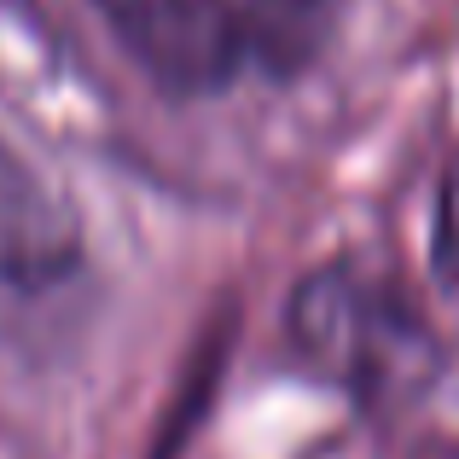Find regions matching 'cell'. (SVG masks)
Here are the masks:
<instances>
[{"instance_id": "obj_1", "label": "cell", "mask_w": 459, "mask_h": 459, "mask_svg": "<svg viewBox=\"0 0 459 459\" xmlns=\"http://www.w3.org/2000/svg\"><path fill=\"white\" fill-rule=\"evenodd\" d=\"M163 93L285 82L320 58L343 0H88Z\"/></svg>"}, {"instance_id": "obj_2", "label": "cell", "mask_w": 459, "mask_h": 459, "mask_svg": "<svg viewBox=\"0 0 459 459\" xmlns=\"http://www.w3.org/2000/svg\"><path fill=\"white\" fill-rule=\"evenodd\" d=\"M291 337L308 367L360 402L413 395L437 372V343L413 297L372 268H320L291 297Z\"/></svg>"}, {"instance_id": "obj_3", "label": "cell", "mask_w": 459, "mask_h": 459, "mask_svg": "<svg viewBox=\"0 0 459 459\" xmlns=\"http://www.w3.org/2000/svg\"><path fill=\"white\" fill-rule=\"evenodd\" d=\"M82 256V227L70 204L0 140V280L41 285L70 273Z\"/></svg>"}, {"instance_id": "obj_4", "label": "cell", "mask_w": 459, "mask_h": 459, "mask_svg": "<svg viewBox=\"0 0 459 459\" xmlns=\"http://www.w3.org/2000/svg\"><path fill=\"white\" fill-rule=\"evenodd\" d=\"M437 262L448 273H459V157L442 175V198H437Z\"/></svg>"}, {"instance_id": "obj_5", "label": "cell", "mask_w": 459, "mask_h": 459, "mask_svg": "<svg viewBox=\"0 0 459 459\" xmlns=\"http://www.w3.org/2000/svg\"><path fill=\"white\" fill-rule=\"evenodd\" d=\"M430 459H459V448H437V454H430Z\"/></svg>"}]
</instances>
